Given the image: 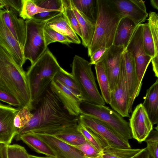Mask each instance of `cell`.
Instances as JSON below:
<instances>
[{
	"label": "cell",
	"instance_id": "1",
	"mask_svg": "<svg viewBox=\"0 0 158 158\" xmlns=\"http://www.w3.org/2000/svg\"><path fill=\"white\" fill-rule=\"evenodd\" d=\"M32 113L31 118L15 137L27 132L55 135L65 128L77 124L79 117L70 115L56 95L49 87Z\"/></svg>",
	"mask_w": 158,
	"mask_h": 158
},
{
	"label": "cell",
	"instance_id": "2",
	"mask_svg": "<svg viewBox=\"0 0 158 158\" xmlns=\"http://www.w3.org/2000/svg\"><path fill=\"white\" fill-rule=\"evenodd\" d=\"M0 89L16 98L20 109L28 106L33 110L27 72L11 55L0 46Z\"/></svg>",
	"mask_w": 158,
	"mask_h": 158
},
{
	"label": "cell",
	"instance_id": "3",
	"mask_svg": "<svg viewBox=\"0 0 158 158\" xmlns=\"http://www.w3.org/2000/svg\"><path fill=\"white\" fill-rule=\"evenodd\" d=\"M62 68L47 48L42 55L29 67L27 75L34 109L43 95Z\"/></svg>",
	"mask_w": 158,
	"mask_h": 158
},
{
	"label": "cell",
	"instance_id": "4",
	"mask_svg": "<svg viewBox=\"0 0 158 158\" xmlns=\"http://www.w3.org/2000/svg\"><path fill=\"white\" fill-rule=\"evenodd\" d=\"M97 2L98 14L94 32L87 48L89 57L100 48L108 49L113 45L117 27L123 18L110 0H97Z\"/></svg>",
	"mask_w": 158,
	"mask_h": 158
},
{
	"label": "cell",
	"instance_id": "5",
	"mask_svg": "<svg viewBox=\"0 0 158 158\" xmlns=\"http://www.w3.org/2000/svg\"><path fill=\"white\" fill-rule=\"evenodd\" d=\"M89 62L76 55L71 65V74L80 89L82 101L97 105H105L99 92Z\"/></svg>",
	"mask_w": 158,
	"mask_h": 158
},
{
	"label": "cell",
	"instance_id": "6",
	"mask_svg": "<svg viewBox=\"0 0 158 158\" xmlns=\"http://www.w3.org/2000/svg\"><path fill=\"white\" fill-rule=\"evenodd\" d=\"M80 109L81 114L105 122L127 141L129 142L132 139L129 123L114 110L105 105H95L83 101L81 104Z\"/></svg>",
	"mask_w": 158,
	"mask_h": 158
},
{
	"label": "cell",
	"instance_id": "7",
	"mask_svg": "<svg viewBox=\"0 0 158 158\" xmlns=\"http://www.w3.org/2000/svg\"><path fill=\"white\" fill-rule=\"evenodd\" d=\"M48 21H40L33 18L25 21L26 31L23 54L26 61L29 60L31 64L42 55L47 48L44 31Z\"/></svg>",
	"mask_w": 158,
	"mask_h": 158
},
{
	"label": "cell",
	"instance_id": "8",
	"mask_svg": "<svg viewBox=\"0 0 158 158\" xmlns=\"http://www.w3.org/2000/svg\"><path fill=\"white\" fill-rule=\"evenodd\" d=\"M79 121L104 139L108 145L121 148H131L128 141L105 122L83 114L79 116Z\"/></svg>",
	"mask_w": 158,
	"mask_h": 158
},
{
	"label": "cell",
	"instance_id": "9",
	"mask_svg": "<svg viewBox=\"0 0 158 158\" xmlns=\"http://www.w3.org/2000/svg\"><path fill=\"white\" fill-rule=\"evenodd\" d=\"M143 23L138 25L125 49L132 55L135 62L139 85L141 88L142 81L152 57L145 53L143 42Z\"/></svg>",
	"mask_w": 158,
	"mask_h": 158
},
{
	"label": "cell",
	"instance_id": "10",
	"mask_svg": "<svg viewBox=\"0 0 158 158\" xmlns=\"http://www.w3.org/2000/svg\"><path fill=\"white\" fill-rule=\"evenodd\" d=\"M129 97L127 84L123 67L120 64L119 73L111 91V108L123 117L130 118L129 113Z\"/></svg>",
	"mask_w": 158,
	"mask_h": 158
},
{
	"label": "cell",
	"instance_id": "11",
	"mask_svg": "<svg viewBox=\"0 0 158 158\" xmlns=\"http://www.w3.org/2000/svg\"><path fill=\"white\" fill-rule=\"evenodd\" d=\"M49 87L70 115L79 117L81 114L80 105L82 100L78 94L56 81L53 80Z\"/></svg>",
	"mask_w": 158,
	"mask_h": 158
},
{
	"label": "cell",
	"instance_id": "12",
	"mask_svg": "<svg viewBox=\"0 0 158 158\" xmlns=\"http://www.w3.org/2000/svg\"><path fill=\"white\" fill-rule=\"evenodd\" d=\"M123 17H127L136 25L144 22L148 13L144 2L142 0H110Z\"/></svg>",
	"mask_w": 158,
	"mask_h": 158
},
{
	"label": "cell",
	"instance_id": "13",
	"mask_svg": "<svg viewBox=\"0 0 158 158\" xmlns=\"http://www.w3.org/2000/svg\"><path fill=\"white\" fill-rule=\"evenodd\" d=\"M130 118L129 123L132 137L141 143L153 128V125L142 103L136 106Z\"/></svg>",
	"mask_w": 158,
	"mask_h": 158
},
{
	"label": "cell",
	"instance_id": "14",
	"mask_svg": "<svg viewBox=\"0 0 158 158\" xmlns=\"http://www.w3.org/2000/svg\"><path fill=\"white\" fill-rule=\"evenodd\" d=\"M121 64L127 82L129 97V113H130L134 100L139 95L141 88L139 86L134 58L131 54L125 49L122 55Z\"/></svg>",
	"mask_w": 158,
	"mask_h": 158
},
{
	"label": "cell",
	"instance_id": "15",
	"mask_svg": "<svg viewBox=\"0 0 158 158\" xmlns=\"http://www.w3.org/2000/svg\"><path fill=\"white\" fill-rule=\"evenodd\" d=\"M10 106L0 103V144H10L17 133L14 124V117L18 111Z\"/></svg>",
	"mask_w": 158,
	"mask_h": 158
},
{
	"label": "cell",
	"instance_id": "16",
	"mask_svg": "<svg viewBox=\"0 0 158 158\" xmlns=\"http://www.w3.org/2000/svg\"><path fill=\"white\" fill-rule=\"evenodd\" d=\"M124 50L123 47L112 45L107 49L99 60L102 61L105 66L111 91L119 73L121 56Z\"/></svg>",
	"mask_w": 158,
	"mask_h": 158
},
{
	"label": "cell",
	"instance_id": "17",
	"mask_svg": "<svg viewBox=\"0 0 158 158\" xmlns=\"http://www.w3.org/2000/svg\"><path fill=\"white\" fill-rule=\"evenodd\" d=\"M34 133L48 144L56 158H90L85 156L76 148L54 135ZM94 158H101V156Z\"/></svg>",
	"mask_w": 158,
	"mask_h": 158
},
{
	"label": "cell",
	"instance_id": "18",
	"mask_svg": "<svg viewBox=\"0 0 158 158\" xmlns=\"http://www.w3.org/2000/svg\"><path fill=\"white\" fill-rule=\"evenodd\" d=\"M0 46L6 49L21 67L26 62L23 49L6 26L0 14Z\"/></svg>",
	"mask_w": 158,
	"mask_h": 158
},
{
	"label": "cell",
	"instance_id": "19",
	"mask_svg": "<svg viewBox=\"0 0 158 158\" xmlns=\"http://www.w3.org/2000/svg\"><path fill=\"white\" fill-rule=\"evenodd\" d=\"M0 14L6 26L23 49L26 36L25 21L18 17L17 14L10 9H0Z\"/></svg>",
	"mask_w": 158,
	"mask_h": 158
},
{
	"label": "cell",
	"instance_id": "20",
	"mask_svg": "<svg viewBox=\"0 0 158 158\" xmlns=\"http://www.w3.org/2000/svg\"><path fill=\"white\" fill-rule=\"evenodd\" d=\"M142 105L152 124L158 123V79L147 90Z\"/></svg>",
	"mask_w": 158,
	"mask_h": 158
},
{
	"label": "cell",
	"instance_id": "21",
	"mask_svg": "<svg viewBox=\"0 0 158 158\" xmlns=\"http://www.w3.org/2000/svg\"><path fill=\"white\" fill-rule=\"evenodd\" d=\"M137 26L129 18H123L117 27L113 45L125 49Z\"/></svg>",
	"mask_w": 158,
	"mask_h": 158
},
{
	"label": "cell",
	"instance_id": "22",
	"mask_svg": "<svg viewBox=\"0 0 158 158\" xmlns=\"http://www.w3.org/2000/svg\"><path fill=\"white\" fill-rule=\"evenodd\" d=\"M69 2L71 7L77 19L81 30L82 44L85 47L88 48L93 37L95 23L92 22L79 11L74 6L72 0H69Z\"/></svg>",
	"mask_w": 158,
	"mask_h": 158
},
{
	"label": "cell",
	"instance_id": "23",
	"mask_svg": "<svg viewBox=\"0 0 158 158\" xmlns=\"http://www.w3.org/2000/svg\"><path fill=\"white\" fill-rule=\"evenodd\" d=\"M55 31L64 35L71 43L80 44L81 41L62 14L50 19L47 24Z\"/></svg>",
	"mask_w": 158,
	"mask_h": 158
},
{
	"label": "cell",
	"instance_id": "24",
	"mask_svg": "<svg viewBox=\"0 0 158 158\" xmlns=\"http://www.w3.org/2000/svg\"><path fill=\"white\" fill-rule=\"evenodd\" d=\"M21 140L36 152L44 154L47 156L56 157L54 152L44 141L35 134L27 132L22 134L18 141Z\"/></svg>",
	"mask_w": 158,
	"mask_h": 158
},
{
	"label": "cell",
	"instance_id": "25",
	"mask_svg": "<svg viewBox=\"0 0 158 158\" xmlns=\"http://www.w3.org/2000/svg\"><path fill=\"white\" fill-rule=\"evenodd\" d=\"M97 81L102 96L105 102L110 104L111 102V90L104 64L99 60L95 65Z\"/></svg>",
	"mask_w": 158,
	"mask_h": 158
},
{
	"label": "cell",
	"instance_id": "26",
	"mask_svg": "<svg viewBox=\"0 0 158 158\" xmlns=\"http://www.w3.org/2000/svg\"><path fill=\"white\" fill-rule=\"evenodd\" d=\"M148 23L149 25L154 47L155 55L151 62L155 76L158 77V15L155 12H150L149 15Z\"/></svg>",
	"mask_w": 158,
	"mask_h": 158
},
{
	"label": "cell",
	"instance_id": "27",
	"mask_svg": "<svg viewBox=\"0 0 158 158\" xmlns=\"http://www.w3.org/2000/svg\"><path fill=\"white\" fill-rule=\"evenodd\" d=\"M54 136L72 146L80 145L86 140L78 129V123L65 128Z\"/></svg>",
	"mask_w": 158,
	"mask_h": 158
},
{
	"label": "cell",
	"instance_id": "28",
	"mask_svg": "<svg viewBox=\"0 0 158 158\" xmlns=\"http://www.w3.org/2000/svg\"><path fill=\"white\" fill-rule=\"evenodd\" d=\"M76 8L95 23L98 14L97 0H72Z\"/></svg>",
	"mask_w": 158,
	"mask_h": 158
},
{
	"label": "cell",
	"instance_id": "29",
	"mask_svg": "<svg viewBox=\"0 0 158 158\" xmlns=\"http://www.w3.org/2000/svg\"><path fill=\"white\" fill-rule=\"evenodd\" d=\"M141 149L121 148L108 145L103 149L101 158H131Z\"/></svg>",
	"mask_w": 158,
	"mask_h": 158
},
{
	"label": "cell",
	"instance_id": "30",
	"mask_svg": "<svg viewBox=\"0 0 158 158\" xmlns=\"http://www.w3.org/2000/svg\"><path fill=\"white\" fill-rule=\"evenodd\" d=\"M78 129L86 140L96 148L101 153L103 149L108 145L107 143L91 130L86 127L79 121Z\"/></svg>",
	"mask_w": 158,
	"mask_h": 158
},
{
	"label": "cell",
	"instance_id": "31",
	"mask_svg": "<svg viewBox=\"0 0 158 158\" xmlns=\"http://www.w3.org/2000/svg\"><path fill=\"white\" fill-rule=\"evenodd\" d=\"M54 11L40 8L37 5L33 0H22V7L19 16L24 20L32 18L36 14L40 13Z\"/></svg>",
	"mask_w": 158,
	"mask_h": 158
},
{
	"label": "cell",
	"instance_id": "32",
	"mask_svg": "<svg viewBox=\"0 0 158 158\" xmlns=\"http://www.w3.org/2000/svg\"><path fill=\"white\" fill-rule=\"evenodd\" d=\"M53 80L57 81L64 86L72 89L78 94L81 98L80 89L71 73L68 72L62 68L56 74Z\"/></svg>",
	"mask_w": 158,
	"mask_h": 158
},
{
	"label": "cell",
	"instance_id": "33",
	"mask_svg": "<svg viewBox=\"0 0 158 158\" xmlns=\"http://www.w3.org/2000/svg\"><path fill=\"white\" fill-rule=\"evenodd\" d=\"M63 2L62 14L75 33L81 38L82 34L78 21L71 7L69 0H63Z\"/></svg>",
	"mask_w": 158,
	"mask_h": 158
},
{
	"label": "cell",
	"instance_id": "34",
	"mask_svg": "<svg viewBox=\"0 0 158 158\" xmlns=\"http://www.w3.org/2000/svg\"><path fill=\"white\" fill-rule=\"evenodd\" d=\"M44 32L45 42L47 46L51 43L57 42L67 45L71 43L66 36L56 31L47 24Z\"/></svg>",
	"mask_w": 158,
	"mask_h": 158
},
{
	"label": "cell",
	"instance_id": "35",
	"mask_svg": "<svg viewBox=\"0 0 158 158\" xmlns=\"http://www.w3.org/2000/svg\"><path fill=\"white\" fill-rule=\"evenodd\" d=\"M33 110L30 107L25 106L19 110L14 119L15 127L18 130L24 127L32 116L31 111Z\"/></svg>",
	"mask_w": 158,
	"mask_h": 158
},
{
	"label": "cell",
	"instance_id": "36",
	"mask_svg": "<svg viewBox=\"0 0 158 158\" xmlns=\"http://www.w3.org/2000/svg\"><path fill=\"white\" fill-rule=\"evenodd\" d=\"M143 42L145 53L152 58L155 55L154 47L152 36L148 23L143 24Z\"/></svg>",
	"mask_w": 158,
	"mask_h": 158
},
{
	"label": "cell",
	"instance_id": "37",
	"mask_svg": "<svg viewBox=\"0 0 158 158\" xmlns=\"http://www.w3.org/2000/svg\"><path fill=\"white\" fill-rule=\"evenodd\" d=\"M5 158H29V154L25 148L17 144L5 145Z\"/></svg>",
	"mask_w": 158,
	"mask_h": 158
},
{
	"label": "cell",
	"instance_id": "38",
	"mask_svg": "<svg viewBox=\"0 0 158 158\" xmlns=\"http://www.w3.org/2000/svg\"><path fill=\"white\" fill-rule=\"evenodd\" d=\"M144 141L150 154L154 158H158V130H152Z\"/></svg>",
	"mask_w": 158,
	"mask_h": 158
},
{
	"label": "cell",
	"instance_id": "39",
	"mask_svg": "<svg viewBox=\"0 0 158 158\" xmlns=\"http://www.w3.org/2000/svg\"><path fill=\"white\" fill-rule=\"evenodd\" d=\"M76 148L86 157L94 158L101 156V153L88 141L78 145L72 146Z\"/></svg>",
	"mask_w": 158,
	"mask_h": 158
},
{
	"label": "cell",
	"instance_id": "40",
	"mask_svg": "<svg viewBox=\"0 0 158 158\" xmlns=\"http://www.w3.org/2000/svg\"><path fill=\"white\" fill-rule=\"evenodd\" d=\"M35 4L43 9L62 12L63 0H33Z\"/></svg>",
	"mask_w": 158,
	"mask_h": 158
},
{
	"label": "cell",
	"instance_id": "41",
	"mask_svg": "<svg viewBox=\"0 0 158 158\" xmlns=\"http://www.w3.org/2000/svg\"><path fill=\"white\" fill-rule=\"evenodd\" d=\"M0 100L10 105L17 107L19 110L21 107L19 102L15 97L0 89Z\"/></svg>",
	"mask_w": 158,
	"mask_h": 158
},
{
	"label": "cell",
	"instance_id": "42",
	"mask_svg": "<svg viewBox=\"0 0 158 158\" xmlns=\"http://www.w3.org/2000/svg\"><path fill=\"white\" fill-rule=\"evenodd\" d=\"M61 13L62 12L59 11L44 12L36 14L32 18L40 21H48Z\"/></svg>",
	"mask_w": 158,
	"mask_h": 158
},
{
	"label": "cell",
	"instance_id": "43",
	"mask_svg": "<svg viewBox=\"0 0 158 158\" xmlns=\"http://www.w3.org/2000/svg\"><path fill=\"white\" fill-rule=\"evenodd\" d=\"M6 8L10 9L19 14L22 7V0H2Z\"/></svg>",
	"mask_w": 158,
	"mask_h": 158
},
{
	"label": "cell",
	"instance_id": "44",
	"mask_svg": "<svg viewBox=\"0 0 158 158\" xmlns=\"http://www.w3.org/2000/svg\"><path fill=\"white\" fill-rule=\"evenodd\" d=\"M105 48H101L96 50L90 57L89 63L91 65H95L100 60L102 56L107 50Z\"/></svg>",
	"mask_w": 158,
	"mask_h": 158
},
{
	"label": "cell",
	"instance_id": "45",
	"mask_svg": "<svg viewBox=\"0 0 158 158\" xmlns=\"http://www.w3.org/2000/svg\"><path fill=\"white\" fill-rule=\"evenodd\" d=\"M131 158H154L148 150L146 147L142 149L138 153Z\"/></svg>",
	"mask_w": 158,
	"mask_h": 158
},
{
	"label": "cell",
	"instance_id": "46",
	"mask_svg": "<svg viewBox=\"0 0 158 158\" xmlns=\"http://www.w3.org/2000/svg\"><path fill=\"white\" fill-rule=\"evenodd\" d=\"M5 145L0 144V158H5L4 150Z\"/></svg>",
	"mask_w": 158,
	"mask_h": 158
},
{
	"label": "cell",
	"instance_id": "47",
	"mask_svg": "<svg viewBox=\"0 0 158 158\" xmlns=\"http://www.w3.org/2000/svg\"><path fill=\"white\" fill-rule=\"evenodd\" d=\"M150 3L152 6L155 9L158 10V0H151Z\"/></svg>",
	"mask_w": 158,
	"mask_h": 158
},
{
	"label": "cell",
	"instance_id": "48",
	"mask_svg": "<svg viewBox=\"0 0 158 158\" xmlns=\"http://www.w3.org/2000/svg\"><path fill=\"white\" fill-rule=\"evenodd\" d=\"M30 158H56V157H52L50 156H40L35 155H29Z\"/></svg>",
	"mask_w": 158,
	"mask_h": 158
},
{
	"label": "cell",
	"instance_id": "49",
	"mask_svg": "<svg viewBox=\"0 0 158 158\" xmlns=\"http://www.w3.org/2000/svg\"><path fill=\"white\" fill-rule=\"evenodd\" d=\"M5 6V5L2 0H0V9H2Z\"/></svg>",
	"mask_w": 158,
	"mask_h": 158
},
{
	"label": "cell",
	"instance_id": "50",
	"mask_svg": "<svg viewBox=\"0 0 158 158\" xmlns=\"http://www.w3.org/2000/svg\"></svg>",
	"mask_w": 158,
	"mask_h": 158
}]
</instances>
